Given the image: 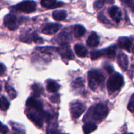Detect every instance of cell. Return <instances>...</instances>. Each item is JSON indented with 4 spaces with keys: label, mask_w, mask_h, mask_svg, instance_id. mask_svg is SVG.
<instances>
[{
    "label": "cell",
    "mask_w": 134,
    "mask_h": 134,
    "mask_svg": "<svg viewBox=\"0 0 134 134\" xmlns=\"http://www.w3.org/2000/svg\"><path fill=\"white\" fill-rule=\"evenodd\" d=\"M88 79L90 89L96 91L99 88L103 87L105 77L98 71H91L88 74Z\"/></svg>",
    "instance_id": "obj_1"
},
{
    "label": "cell",
    "mask_w": 134,
    "mask_h": 134,
    "mask_svg": "<svg viewBox=\"0 0 134 134\" xmlns=\"http://www.w3.org/2000/svg\"><path fill=\"white\" fill-rule=\"evenodd\" d=\"M123 85H124V79L122 75L120 73H115L109 78L107 86L109 92L113 93L120 90Z\"/></svg>",
    "instance_id": "obj_2"
},
{
    "label": "cell",
    "mask_w": 134,
    "mask_h": 134,
    "mask_svg": "<svg viewBox=\"0 0 134 134\" xmlns=\"http://www.w3.org/2000/svg\"><path fill=\"white\" fill-rule=\"evenodd\" d=\"M109 109L106 105L99 103L91 109L92 117L96 120H102L107 116Z\"/></svg>",
    "instance_id": "obj_3"
},
{
    "label": "cell",
    "mask_w": 134,
    "mask_h": 134,
    "mask_svg": "<svg viewBox=\"0 0 134 134\" xmlns=\"http://www.w3.org/2000/svg\"><path fill=\"white\" fill-rule=\"evenodd\" d=\"M36 3L32 0H24L13 7V9L18 11L30 13L36 10Z\"/></svg>",
    "instance_id": "obj_4"
},
{
    "label": "cell",
    "mask_w": 134,
    "mask_h": 134,
    "mask_svg": "<svg viewBox=\"0 0 134 134\" xmlns=\"http://www.w3.org/2000/svg\"><path fill=\"white\" fill-rule=\"evenodd\" d=\"M86 109V106L81 102H75L71 105L70 112L72 117L77 119L80 117Z\"/></svg>",
    "instance_id": "obj_5"
},
{
    "label": "cell",
    "mask_w": 134,
    "mask_h": 134,
    "mask_svg": "<svg viewBox=\"0 0 134 134\" xmlns=\"http://www.w3.org/2000/svg\"><path fill=\"white\" fill-rule=\"evenodd\" d=\"M4 24L9 30L14 31L18 27V20L13 14H8L4 18Z\"/></svg>",
    "instance_id": "obj_6"
},
{
    "label": "cell",
    "mask_w": 134,
    "mask_h": 134,
    "mask_svg": "<svg viewBox=\"0 0 134 134\" xmlns=\"http://www.w3.org/2000/svg\"><path fill=\"white\" fill-rule=\"evenodd\" d=\"M58 52L61 55L63 58L67 59V60H71L75 58L74 54L73 53L71 48L68 44H63L61 47H58Z\"/></svg>",
    "instance_id": "obj_7"
},
{
    "label": "cell",
    "mask_w": 134,
    "mask_h": 134,
    "mask_svg": "<svg viewBox=\"0 0 134 134\" xmlns=\"http://www.w3.org/2000/svg\"><path fill=\"white\" fill-rule=\"evenodd\" d=\"M62 27V25L57 23H49L45 25L42 30V33L46 35H53L56 34Z\"/></svg>",
    "instance_id": "obj_8"
},
{
    "label": "cell",
    "mask_w": 134,
    "mask_h": 134,
    "mask_svg": "<svg viewBox=\"0 0 134 134\" xmlns=\"http://www.w3.org/2000/svg\"><path fill=\"white\" fill-rule=\"evenodd\" d=\"M26 106L29 108L34 109L36 110L37 112H41L43 111V104L38 99H35L34 97H30L27 99L26 102Z\"/></svg>",
    "instance_id": "obj_9"
},
{
    "label": "cell",
    "mask_w": 134,
    "mask_h": 134,
    "mask_svg": "<svg viewBox=\"0 0 134 134\" xmlns=\"http://www.w3.org/2000/svg\"><path fill=\"white\" fill-rule=\"evenodd\" d=\"M27 116L28 119L31 120V122L34 123L39 128H42L43 124V119L40 113L38 112L37 114L33 113H30L27 114Z\"/></svg>",
    "instance_id": "obj_10"
},
{
    "label": "cell",
    "mask_w": 134,
    "mask_h": 134,
    "mask_svg": "<svg viewBox=\"0 0 134 134\" xmlns=\"http://www.w3.org/2000/svg\"><path fill=\"white\" fill-rule=\"evenodd\" d=\"M118 45L122 49L130 52L132 48V41L127 37H120L118 39Z\"/></svg>",
    "instance_id": "obj_11"
},
{
    "label": "cell",
    "mask_w": 134,
    "mask_h": 134,
    "mask_svg": "<svg viewBox=\"0 0 134 134\" xmlns=\"http://www.w3.org/2000/svg\"><path fill=\"white\" fill-rule=\"evenodd\" d=\"M109 13L111 18L117 23L120 22L122 19V13L120 9L116 6H113L109 9Z\"/></svg>",
    "instance_id": "obj_12"
},
{
    "label": "cell",
    "mask_w": 134,
    "mask_h": 134,
    "mask_svg": "<svg viewBox=\"0 0 134 134\" xmlns=\"http://www.w3.org/2000/svg\"><path fill=\"white\" fill-rule=\"evenodd\" d=\"M117 62L120 68L123 71H126L128 68V56L124 53H120L118 55Z\"/></svg>",
    "instance_id": "obj_13"
},
{
    "label": "cell",
    "mask_w": 134,
    "mask_h": 134,
    "mask_svg": "<svg viewBox=\"0 0 134 134\" xmlns=\"http://www.w3.org/2000/svg\"><path fill=\"white\" fill-rule=\"evenodd\" d=\"M87 44L90 47H96L99 44V37L97 34L92 31L87 39Z\"/></svg>",
    "instance_id": "obj_14"
},
{
    "label": "cell",
    "mask_w": 134,
    "mask_h": 134,
    "mask_svg": "<svg viewBox=\"0 0 134 134\" xmlns=\"http://www.w3.org/2000/svg\"><path fill=\"white\" fill-rule=\"evenodd\" d=\"M41 5L47 9H52L56 7L61 6L62 5V3L56 2V0H41Z\"/></svg>",
    "instance_id": "obj_15"
},
{
    "label": "cell",
    "mask_w": 134,
    "mask_h": 134,
    "mask_svg": "<svg viewBox=\"0 0 134 134\" xmlns=\"http://www.w3.org/2000/svg\"><path fill=\"white\" fill-rule=\"evenodd\" d=\"M74 51L76 54L79 57H85L88 54V51L83 45L77 44L74 47Z\"/></svg>",
    "instance_id": "obj_16"
},
{
    "label": "cell",
    "mask_w": 134,
    "mask_h": 134,
    "mask_svg": "<svg viewBox=\"0 0 134 134\" xmlns=\"http://www.w3.org/2000/svg\"><path fill=\"white\" fill-rule=\"evenodd\" d=\"M68 15V13L65 10H56L52 13V17L54 20L58 21L64 20Z\"/></svg>",
    "instance_id": "obj_17"
},
{
    "label": "cell",
    "mask_w": 134,
    "mask_h": 134,
    "mask_svg": "<svg viewBox=\"0 0 134 134\" xmlns=\"http://www.w3.org/2000/svg\"><path fill=\"white\" fill-rule=\"evenodd\" d=\"M116 45H111L108 48H105L104 50H102L103 54L106 56L107 58H113L116 55Z\"/></svg>",
    "instance_id": "obj_18"
},
{
    "label": "cell",
    "mask_w": 134,
    "mask_h": 134,
    "mask_svg": "<svg viewBox=\"0 0 134 134\" xmlns=\"http://www.w3.org/2000/svg\"><path fill=\"white\" fill-rule=\"evenodd\" d=\"M60 86L59 84L55 82L54 81L52 80H48L47 81V90L51 93H56L57 92L58 90L60 88Z\"/></svg>",
    "instance_id": "obj_19"
},
{
    "label": "cell",
    "mask_w": 134,
    "mask_h": 134,
    "mask_svg": "<svg viewBox=\"0 0 134 134\" xmlns=\"http://www.w3.org/2000/svg\"><path fill=\"white\" fill-rule=\"evenodd\" d=\"M71 40V38L69 35H68V33H65V31L63 33H61L60 35L58 37V43H60L61 45L63 44H68V43L69 42H70L69 41Z\"/></svg>",
    "instance_id": "obj_20"
},
{
    "label": "cell",
    "mask_w": 134,
    "mask_h": 134,
    "mask_svg": "<svg viewBox=\"0 0 134 134\" xmlns=\"http://www.w3.org/2000/svg\"><path fill=\"white\" fill-rule=\"evenodd\" d=\"M97 128V126L94 123L88 122L85 124L83 127V130L85 134H90L94 131H95Z\"/></svg>",
    "instance_id": "obj_21"
},
{
    "label": "cell",
    "mask_w": 134,
    "mask_h": 134,
    "mask_svg": "<svg viewBox=\"0 0 134 134\" xmlns=\"http://www.w3.org/2000/svg\"><path fill=\"white\" fill-rule=\"evenodd\" d=\"M37 51L43 52V53L47 54H52L54 52L58 51V48L53 47H37L35 48Z\"/></svg>",
    "instance_id": "obj_22"
},
{
    "label": "cell",
    "mask_w": 134,
    "mask_h": 134,
    "mask_svg": "<svg viewBox=\"0 0 134 134\" xmlns=\"http://www.w3.org/2000/svg\"><path fill=\"white\" fill-rule=\"evenodd\" d=\"M73 28H74L73 30H74L75 35L77 37H80L84 35L85 32H86V30H85V27L82 26V25H75Z\"/></svg>",
    "instance_id": "obj_23"
},
{
    "label": "cell",
    "mask_w": 134,
    "mask_h": 134,
    "mask_svg": "<svg viewBox=\"0 0 134 134\" xmlns=\"http://www.w3.org/2000/svg\"><path fill=\"white\" fill-rule=\"evenodd\" d=\"M34 95L35 97H39L41 94L43 93V89L41 86H40L38 84H34L31 86Z\"/></svg>",
    "instance_id": "obj_24"
},
{
    "label": "cell",
    "mask_w": 134,
    "mask_h": 134,
    "mask_svg": "<svg viewBox=\"0 0 134 134\" xmlns=\"http://www.w3.org/2000/svg\"><path fill=\"white\" fill-rule=\"evenodd\" d=\"M9 102L6 99L5 96H1L0 98V110L1 111H7L9 109Z\"/></svg>",
    "instance_id": "obj_25"
},
{
    "label": "cell",
    "mask_w": 134,
    "mask_h": 134,
    "mask_svg": "<svg viewBox=\"0 0 134 134\" xmlns=\"http://www.w3.org/2000/svg\"><path fill=\"white\" fill-rule=\"evenodd\" d=\"M5 89H6L7 92L8 93L10 99H14V98L16 97V90H14L12 86H10L9 84L7 83L6 85H5Z\"/></svg>",
    "instance_id": "obj_26"
},
{
    "label": "cell",
    "mask_w": 134,
    "mask_h": 134,
    "mask_svg": "<svg viewBox=\"0 0 134 134\" xmlns=\"http://www.w3.org/2000/svg\"><path fill=\"white\" fill-rule=\"evenodd\" d=\"M72 87L74 89H81L84 87V81L81 78H77L72 82Z\"/></svg>",
    "instance_id": "obj_27"
},
{
    "label": "cell",
    "mask_w": 134,
    "mask_h": 134,
    "mask_svg": "<svg viewBox=\"0 0 134 134\" xmlns=\"http://www.w3.org/2000/svg\"><path fill=\"white\" fill-rule=\"evenodd\" d=\"M34 34H25L24 35H22L20 37V40L22 41L24 43H30L31 41H34Z\"/></svg>",
    "instance_id": "obj_28"
},
{
    "label": "cell",
    "mask_w": 134,
    "mask_h": 134,
    "mask_svg": "<svg viewBox=\"0 0 134 134\" xmlns=\"http://www.w3.org/2000/svg\"><path fill=\"white\" fill-rule=\"evenodd\" d=\"M103 52L102 51H92L90 52V57L92 60H96L97 59L103 56Z\"/></svg>",
    "instance_id": "obj_29"
},
{
    "label": "cell",
    "mask_w": 134,
    "mask_h": 134,
    "mask_svg": "<svg viewBox=\"0 0 134 134\" xmlns=\"http://www.w3.org/2000/svg\"><path fill=\"white\" fill-rule=\"evenodd\" d=\"M105 3V0H96L94 3V7L95 10H99L101 8H102Z\"/></svg>",
    "instance_id": "obj_30"
},
{
    "label": "cell",
    "mask_w": 134,
    "mask_h": 134,
    "mask_svg": "<svg viewBox=\"0 0 134 134\" xmlns=\"http://www.w3.org/2000/svg\"><path fill=\"white\" fill-rule=\"evenodd\" d=\"M98 18L101 22H102L103 24H110L109 20L107 18V17L104 15L102 13H100V14H98Z\"/></svg>",
    "instance_id": "obj_31"
},
{
    "label": "cell",
    "mask_w": 134,
    "mask_h": 134,
    "mask_svg": "<svg viewBox=\"0 0 134 134\" xmlns=\"http://www.w3.org/2000/svg\"><path fill=\"white\" fill-rule=\"evenodd\" d=\"M50 100L51 102L54 103H58L60 101V96L58 94H54L50 97Z\"/></svg>",
    "instance_id": "obj_32"
},
{
    "label": "cell",
    "mask_w": 134,
    "mask_h": 134,
    "mask_svg": "<svg viewBox=\"0 0 134 134\" xmlns=\"http://www.w3.org/2000/svg\"><path fill=\"white\" fill-rule=\"evenodd\" d=\"M122 1L132 10V11L134 12V0H122Z\"/></svg>",
    "instance_id": "obj_33"
},
{
    "label": "cell",
    "mask_w": 134,
    "mask_h": 134,
    "mask_svg": "<svg viewBox=\"0 0 134 134\" xmlns=\"http://www.w3.org/2000/svg\"><path fill=\"white\" fill-rule=\"evenodd\" d=\"M128 108L130 111L134 112V94L132 96V98H131L130 101L129 103H128Z\"/></svg>",
    "instance_id": "obj_34"
},
{
    "label": "cell",
    "mask_w": 134,
    "mask_h": 134,
    "mask_svg": "<svg viewBox=\"0 0 134 134\" xmlns=\"http://www.w3.org/2000/svg\"><path fill=\"white\" fill-rule=\"evenodd\" d=\"M8 132H9V128H7V126L3 124L0 122V133L2 134H7Z\"/></svg>",
    "instance_id": "obj_35"
},
{
    "label": "cell",
    "mask_w": 134,
    "mask_h": 134,
    "mask_svg": "<svg viewBox=\"0 0 134 134\" xmlns=\"http://www.w3.org/2000/svg\"><path fill=\"white\" fill-rule=\"evenodd\" d=\"M13 130L15 134H25V131L21 129L20 128H17L16 126H13Z\"/></svg>",
    "instance_id": "obj_36"
},
{
    "label": "cell",
    "mask_w": 134,
    "mask_h": 134,
    "mask_svg": "<svg viewBox=\"0 0 134 134\" xmlns=\"http://www.w3.org/2000/svg\"><path fill=\"white\" fill-rule=\"evenodd\" d=\"M5 71H6L5 66L3 64L0 63V77H1V76H3L5 74Z\"/></svg>",
    "instance_id": "obj_37"
},
{
    "label": "cell",
    "mask_w": 134,
    "mask_h": 134,
    "mask_svg": "<svg viewBox=\"0 0 134 134\" xmlns=\"http://www.w3.org/2000/svg\"><path fill=\"white\" fill-rule=\"evenodd\" d=\"M105 70L107 71L109 73H111L114 71L113 67L110 66V65H108V66H105Z\"/></svg>",
    "instance_id": "obj_38"
},
{
    "label": "cell",
    "mask_w": 134,
    "mask_h": 134,
    "mask_svg": "<svg viewBox=\"0 0 134 134\" xmlns=\"http://www.w3.org/2000/svg\"><path fill=\"white\" fill-rule=\"evenodd\" d=\"M131 49H132V52H133V53H134V36L132 37V48H131Z\"/></svg>",
    "instance_id": "obj_39"
},
{
    "label": "cell",
    "mask_w": 134,
    "mask_h": 134,
    "mask_svg": "<svg viewBox=\"0 0 134 134\" xmlns=\"http://www.w3.org/2000/svg\"><path fill=\"white\" fill-rule=\"evenodd\" d=\"M105 3H108L113 4L115 3V0H105Z\"/></svg>",
    "instance_id": "obj_40"
},
{
    "label": "cell",
    "mask_w": 134,
    "mask_h": 134,
    "mask_svg": "<svg viewBox=\"0 0 134 134\" xmlns=\"http://www.w3.org/2000/svg\"><path fill=\"white\" fill-rule=\"evenodd\" d=\"M1 85H0V90H1Z\"/></svg>",
    "instance_id": "obj_41"
},
{
    "label": "cell",
    "mask_w": 134,
    "mask_h": 134,
    "mask_svg": "<svg viewBox=\"0 0 134 134\" xmlns=\"http://www.w3.org/2000/svg\"><path fill=\"white\" fill-rule=\"evenodd\" d=\"M125 134H133V133H125Z\"/></svg>",
    "instance_id": "obj_42"
}]
</instances>
